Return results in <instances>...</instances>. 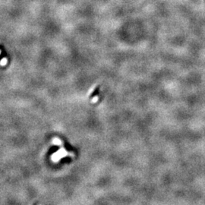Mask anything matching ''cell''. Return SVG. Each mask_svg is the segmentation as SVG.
I'll use <instances>...</instances> for the list:
<instances>
[{"label":"cell","instance_id":"obj_1","mask_svg":"<svg viewBox=\"0 0 205 205\" xmlns=\"http://www.w3.org/2000/svg\"><path fill=\"white\" fill-rule=\"evenodd\" d=\"M7 62H8V60H7L6 58H3L2 59V60L0 61V65H2V66H4V65H5L7 64Z\"/></svg>","mask_w":205,"mask_h":205},{"label":"cell","instance_id":"obj_2","mask_svg":"<svg viewBox=\"0 0 205 205\" xmlns=\"http://www.w3.org/2000/svg\"><path fill=\"white\" fill-rule=\"evenodd\" d=\"M0 53H1V52H0Z\"/></svg>","mask_w":205,"mask_h":205}]
</instances>
